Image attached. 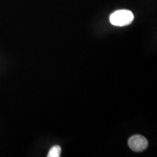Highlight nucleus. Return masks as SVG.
Listing matches in <instances>:
<instances>
[{
    "label": "nucleus",
    "mask_w": 157,
    "mask_h": 157,
    "mask_svg": "<svg viewBox=\"0 0 157 157\" xmlns=\"http://www.w3.org/2000/svg\"><path fill=\"white\" fill-rule=\"evenodd\" d=\"M134 20V15L130 11L121 10L113 12L109 17L110 22L115 26H126L130 25Z\"/></svg>",
    "instance_id": "1"
},
{
    "label": "nucleus",
    "mask_w": 157,
    "mask_h": 157,
    "mask_svg": "<svg viewBox=\"0 0 157 157\" xmlns=\"http://www.w3.org/2000/svg\"><path fill=\"white\" fill-rule=\"evenodd\" d=\"M148 141L145 137L141 135H134L128 140L130 148L135 152H141L145 150L148 147Z\"/></svg>",
    "instance_id": "2"
},
{
    "label": "nucleus",
    "mask_w": 157,
    "mask_h": 157,
    "mask_svg": "<svg viewBox=\"0 0 157 157\" xmlns=\"http://www.w3.org/2000/svg\"><path fill=\"white\" fill-rule=\"evenodd\" d=\"M61 148L60 146H55L52 147L48 152V157H59L61 156Z\"/></svg>",
    "instance_id": "3"
}]
</instances>
